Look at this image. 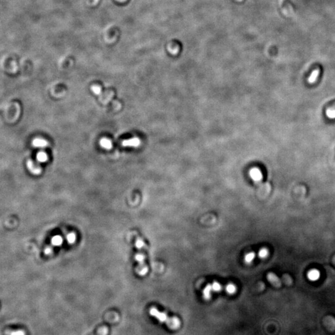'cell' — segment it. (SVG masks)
I'll return each instance as SVG.
<instances>
[{"instance_id": "1", "label": "cell", "mask_w": 335, "mask_h": 335, "mask_svg": "<svg viewBox=\"0 0 335 335\" xmlns=\"http://www.w3.org/2000/svg\"><path fill=\"white\" fill-rule=\"evenodd\" d=\"M150 315L155 317L161 323L166 322L167 326L172 329H177L180 327L181 322L177 317H168L166 313L158 311L155 308L150 310Z\"/></svg>"}, {"instance_id": "2", "label": "cell", "mask_w": 335, "mask_h": 335, "mask_svg": "<svg viewBox=\"0 0 335 335\" xmlns=\"http://www.w3.org/2000/svg\"><path fill=\"white\" fill-rule=\"evenodd\" d=\"M27 166L29 171L35 175H38L41 173V168L37 163L32 160H28L27 163Z\"/></svg>"}, {"instance_id": "3", "label": "cell", "mask_w": 335, "mask_h": 335, "mask_svg": "<svg viewBox=\"0 0 335 335\" xmlns=\"http://www.w3.org/2000/svg\"><path fill=\"white\" fill-rule=\"evenodd\" d=\"M267 279L272 285L276 287H279L281 286V279L274 273H270L267 275Z\"/></svg>"}, {"instance_id": "4", "label": "cell", "mask_w": 335, "mask_h": 335, "mask_svg": "<svg viewBox=\"0 0 335 335\" xmlns=\"http://www.w3.org/2000/svg\"><path fill=\"white\" fill-rule=\"evenodd\" d=\"M249 175L251 179L255 182H259L261 181L262 178V174L261 171L256 168H253L250 170Z\"/></svg>"}, {"instance_id": "5", "label": "cell", "mask_w": 335, "mask_h": 335, "mask_svg": "<svg viewBox=\"0 0 335 335\" xmlns=\"http://www.w3.org/2000/svg\"><path fill=\"white\" fill-rule=\"evenodd\" d=\"M140 141L137 138H132L128 140H125L122 142V145L124 147H137L140 145Z\"/></svg>"}, {"instance_id": "6", "label": "cell", "mask_w": 335, "mask_h": 335, "mask_svg": "<svg viewBox=\"0 0 335 335\" xmlns=\"http://www.w3.org/2000/svg\"><path fill=\"white\" fill-rule=\"evenodd\" d=\"M32 145L35 147L40 148V149H44V148H45L46 147H47L48 142L44 139L37 138V139H34L32 141Z\"/></svg>"}, {"instance_id": "7", "label": "cell", "mask_w": 335, "mask_h": 335, "mask_svg": "<svg viewBox=\"0 0 335 335\" xmlns=\"http://www.w3.org/2000/svg\"><path fill=\"white\" fill-rule=\"evenodd\" d=\"M307 277L309 280L312 281H316L320 279V273L317 270H312L308 273Z\"/></svg>"}, {"instance_id": "8", "label": "cell", "mask_w": 335, "mask_h": 335, "mask_svg": "<svg viewBox=\"0 0 335 335\" xmlns=\"http://www.w3.org/2000/svg\"><path fill=\"white\" fill-rule=\"evenodd\" d=\"M100 145L106 150H110L112 147V144L109 139L107 138H103L100 140Z\"/></svg>"}, {"instance_id": "9", "label": "cell", "mask_w": 335, "mask_h": 335, "mask_svg": "<svg viewBox=\"0 0 335 335\" xmlns=\"http://www.w3.org/2000/svg\"><path fill=\"white\" fill-rule=\"evenodd\" d=\"M149 271L148 267L145 264V263L139 264V266L137 267V272L140 276L145 275Z\"/></svg>"}, {"instance_id": "10", "label": "cell", "mask_w": 335, "mask_h": 335, "mask_svg": "<svg viewBox=\"0 0 335 335\" xmlns=\"http://www.w3.org/2000/svg\"><path fill=\"white\" fill-rule=\"evenodd\" d=\"M212 287L211 284H207L203 290V297L206 300H209L211 297V292Z\"/></svg>"}, {"instance_id": "11", "label": "cell", "mask_w": 335, "mask_h": 335, "mask_svg": "<svg viewBox=\"0 0 335 335\" xmlns=\"http://www.w3.org/2000/svg\"><path fill=\"white\" fill-rule=\"evenodd\" d=\"M52 244L55 246H59L63 243V238L61 236L56 235L52 238Z\"/></svg>"}, {"instance_id": "12", "label": "cell", "mask_w": 335, "mask_h": 335, "mask_svg": "<svg viewBox=\"0 0 335 335\" xmlns=\"http://www.w3.org/2000/svg\"><path fill=\"white\" fill-rule=\"evenodd\" d=\"M37 160L40 163H44L47 161L48 156L44 152H39L37 155Z\"/></svg>"}, {"instance_id": "13", "label": "cell", "mask_w": 335, "mask_h": 335, "mask_svg": "<svg viewBox=\"0 0 335 335\" xmlns=\"http://www.w3.org/2000/svg\"><path fill=\"white\" fill-rule=\"evenodd\" d=\"M319 75V70H316L315 71H313L311 75L310 76V77L308 78V83H313L316 82V78H318Z\"/></svg>"}, {"instance_id": "14", "label": "cell", "mask_w": 335, "mask_h": 335, "mask_svg": "<svg viewBox=\"0 0 335 335\" xmlns=\"http://www.w3.org/2000/svg\"><path fill=\"white\" fill-rule=\"evenodd\" d=\"M255 258V253L254 252H250L246 254L245 257V261L247 264H250Z\"/></svg>"}, {"instance_id": "15", "label": "cell", "mask_w": 335, "mask_h": 335, "mask_svg": "<svg viewBox=\"0 0 335 335\" xmlns=\"http://www.w3.org/2000/svg\"><path fill=\"white\" fill-rule=\"evenodd\" d=\"M226 291L229 294H233L237 291L236 286L233 284H229L226 286Z\"/></svg>"}, {"instance_id": "16", "label": "cell", "mask_w": 335, "mask_h": 335, "mask_svg": "<svg viewBox=\"0 0 335 335\" xmlns=\"http://www.w3.org/2000/svg\"><path fill=\"white\" fill-rule=\"evenodd\" d=\"M77 239V236L74 233H70L66 236V240L69 244H73Z\"/></svg>"}, {"instance_id": "17", "label": "cell", "mask_w": 335, "mask_h": 335, "mask_svg": "<svg viewBox=\"0 0 335 335\" xmlns=\"http://www.w3.org/2000/svg\"><path fill=\"white\" fill-rule=\"evenodd\" d=\"M268 254H269V251L266 248H262L261 249L258 253V256L261 258H266Z\"/></svg>"}, {"instance_id": "18", "label": "cell", "mask_w": 335, "mask_h": 335, "mask_svg": "<svg viewBox=\"0 0 335 335\" xmlns=\"http://www.w3.org/2000/svg\"><path fill=\"white\" fill-rule=\"evenodd\" d=\"M212 290L215 292H219L222 289L221 284L219 283L218 282H214L212 284Z\"/></svg>"}, {"instance_id": "19", "label": "cell", "mask_w": 335, "mask_h": 335, "mask_svg": "<svg viewBox=\"0 0 335 335\" xmlns=\"http://www.w3.org/2000/svg\"><path fill=\"white\" fill-rule=\"evenodd\" d=\"M326 116L331 119H335V109H329L326 112Z\"/></svg>"}, {"instance_id": "20", "label": "cell", "mask_w": 335, "mask_h": 335, "mask_svg": "<svg viewBox=\"0 0 335 335\" xmlns=\"http://www.w3.org/2000/svg\"><path fill=\"white\" fill-rule=\"evenodd\" d=\"M136 246L138 249H142L143 247L145 246V243L142 239L139 238L137 239V240L136 241Z\"/></svg>"}, {"instance_id": "21", "label": "cell", "mask_w": 335, "mask_h": 335, "mask_svg": "<svg viewBox=\"0 0 335 335\" xmlns=\"http://www.w3.org/2000/svg\"><path fill=\"white\" fill-rule=\"evenodd\" d=\"M91 90L96 95H99L101 93V88L98 85H94L91 87Z\"/></svg>"}, {"instance_id": "22", "label": "cell", "mask_w": 335, "mask_h": 335, "mask_svg": "<svg viewBox=\"0 0 335 335\" xmlns=\"http://www.w3.org/2000/svg\"><path fill=\"white\" fill-rule=\"evenodd\" d=\"M136 259L139 262V264H142V263H145L144 262V260H145V256L142 254H137L136 255Z\"/></svg>"}, {"instance_id": "23", "label": "cell", "mask_w": 335, "mask_h": 335, "mask_svg": "<svg viewBox=\"0 0 335 335\" xmlns=\"http://www.w3.org/2000/svg\"><path fill=\"white\" fill-rule=\"evenodd\" d=\"M52 251H53V249H52V248L51 247H50V246H48V247L45 248V249H44V253H45V254H47V255L50 254L52 253Z\"/></svg>"}]
</instances>
